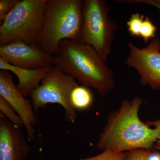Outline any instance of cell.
<instances>
[{
  "label": "cell",
  "instance_id": "obj_1",
  "mask_svg": "<svg viewBox=\"0 0 160 160\" xmlns=\"http://www.w3.org/2000/svg\"><path fill=\"white\" fill-rule=\"evenodd\" d=\"M142 99H125L118 109L110 112L98 141L100 150L123 152L138 149L152 150L159 138L155 128L140 120L139 111Z\"/></svg>",
  "mask_w": 160,
  "mask_h": 160
},
{
  "label": "cell",
  "instance_id": "obj_2",
  "mask_svg": "<svg viewBox=\"0 0 160 160\" xmlns=\"http://www.w3.org/2000/svg\"><path fill=\"white\" fill-rule=\"evenodd\" d=\"M105 62L92 46L73 40L62 41L53 58V66L82 86L96 89L101 96L115 87L114 73Z\"/></svg>",
  "mask_w": 160,
  "mask_h": 160
},
{
  "label": "cell",
  "instance_id": "obj_3",
  "mask_svg": "<svg viewBox=\"0 0 160 160\" xmlns=\"http://www.w3.org/2000/svg\"><path fill=\"white\" fill-rule=\"evenodd\" d=\"M83 4L81 0L47 1L37 44L40 49L54 56L63 40L78 41L83 25Z\"/></svg>",
  "mask_w": 160,
  "mask_h": 160
},
{
  "label": "cell",
  "instance_id": "obj_4",
  "mask_svg": "<svg viewBox=\"0 0 160 160\" xmlns=\"http://www.w3.org/2000/svg\"><path fill=\"white\" fill-rule=\"evenodd\" d=\"M48 0H22L0 26V46L14 41L37 45L42 32Z\"/></svg>",
  "mask_w": 160,
  "mask_h": 160
},
{
  "label": "cell",
  "instance_id": "obj_5",
  "mask_svg": "<svg viewBox=\"0 0 160 160\" xmlns=\"http://www.w3.org/2000/svg\"><path fill=\"white\" fill-rule=\"evenodd\" d=\"M82 12L83 25L77 42L92 46L106 62L118 27L110 17L109 5L104 0H85Z\"/></svg>",
  "mask_w": 160,
  "mask_h": 160
},
{
  "label": "cell",
  "instance_id": "obj_6",
  "mask_svg": "<svg viewBox=\"0 0 160 160\" xmlns=\"http://www.w3.org/2000/svg\"><path fill=\"white\" fill-rule=\"evenodd\" d=\"M74 78L63 72L57 66H52L39 86L29 94L35 112L50 103H56L62 106L65 118L69 123L75 122L77 119L76 109L72 106L70 96L78 86Z\"/></svg>",
  "mask_w": 160,
  "mask_h": 160
},
{
  "label": "cell",
  "instance_id": "obj_7",
  "mask_svg": "<svg viewBox=\"0 0 160 160\" xmlns=\"http://www.w3.org/2000/svg\"><path fill=\"white\" fill-rule=\"evenodd\" d=\"M129 53L125 63L134 68L140 76L142 86L160 89V40L156 38L144 48L128 43Z\"/></svg>",
  "mask_w": 160,
  "mask_h": 160
},
{
  "label": "cell",
  "instance_id": "obj_8",
  "mask_svg": "<svg viewBox=\"0 0 160 160\" xmlns=\"http://www.w3.org/2000/svg\"><path fill=\"white\" fill-rule=\"evenodd\" d=\"M0 58L10 65L24 69H38L53 66V56L43 51L37 45L20 41L0 46Z\"/></svg>",
  "mask_w": 160,
  "mask_h": 160
},
{
  "label": "cell",
  "instance_id": "obj_9",
  "mask_svg": "<svg viewBox=\"0 0 160 160\" xmlns=\"http://www.w3.org/2000/svg\"><path fill=\"white\" fill-rule=\"evenodd\" d=\"M0 96L9 103L22 119L28 141L34 139L37 114L32 103L25 98L15 85L12 77L7 70L0 71Z\"/></svg>",
  "mask_w": 160,
  "mask_h": 160
},
{
  "label": "cell",
  "instance_id": "obj_10",
  "mask_svg": "<svg viewBox=\"0 0 160 160\" xmlns=\"http://www.w3.org/2000/svg\"><path fill=\"white\" fill-rule=\"evenodd\" d=\"M28 139L22 128L0 113V160H25L29 152Z\"/></svg>",
  "mask_w": 160,
  "mask_h": 160
},
{
  "label": "cell",
  "instance_id": "obj_11",
  "mask_svg": "<svg viewBox=\"0 0 160 160\" xmlns=\"http://www.w3.org/2000/svg\"><path fill=\"white\" fill-rule=\"evenodd\" d=\"M51 67L38 69H24L10 65L0 58V69L11 71L16 75L18 79L17 86L25 97L29 96L32 91L39 86Z\"/></svg>",
  "mask_w": 160,
  "mask_h": 160
},
{
  "label": "cell",
  "instance_id": "obj_12",
  "mask_svg": "<svg viewBox=\"0 0 160 160\" xmlns=\"http://www.w3.org/2000/svg\"><path fill=\"white\" fill-rule=\"evenodd\" d=\"M70 100L76 110H85L91 106L93 97L88 87L78 85L72 92Z\"/></svg>",
  "mask_w": 160,
  "mask_h": 160
},
{
  "label": "cell",
  "instance_id": "obj_13",
  "mask_svg": "<svg viewBox=\"0 0 160 160\" xmlns=\"http://www.w3.org/2000/svg\"><path fill=\"white\" fill-rule=\"evenodd\" d=\"M0 110L8 120L16 126L20 128L24 127L22 119L14 109L7 102L0 96Z\"/></svg>",
  "mask_w": 160,
  "mask_h": 160
},
{
  "label": "cell",
  "instance_id": "obj_14",
  "mask_svg": "<svg viewBox=\"0 0 160 160\" xmlns=\"http://www.w3.org/2000/svg\"><path fill=\"white\" fill-rule=\"evenodd\" d=\"M126 160H160V152L138 149L126 152Z\"/></svg>",
  "mask_w": 160,
  "mask_h": 160
},
{
  "label": "cell",
  "instance_id": "obj_15",
  "mask_svg": "<svg viewBox=\"0 0 160 160\" xmlns=\"http://www.w3.org/2000/svg\"><path fill=\"white\" fill-rule=\"evenodd\" d=\"M145 18L144 15L139 12L131 15L126 24L128 31L132 36L140 37V29Z\"/></svg>",
  "mask_w": 160,
  "mask_h": 160
},
{
  "label": "cell",
  "instance_id": "obj_16",
  "mask_svg": "<svg viewBox=\"0 0 160 160\" xmlns=\"http://www.w3.org/2000/svg\"><path fill=\"white\" fill-rule=\"evenodd\" d=\"M157 27L150 20L149 17L146 16L142 23L140 29V37L143 39L145 43L149 39L156 37Z\"/></svg>",
  "mask_w": 160,
  "mask_h": 160
},
{
  "label": "cell",
  "instance_id": "obj_17",
  "mask_svg": "<svg viewBox=\"0 0 160 160\" xmlns=\"http://www.w3.org/2000/svg\"><path fill=\"white\" fill-rule=\"evenodd\" d=\"M78 160H126L125 153L104 150L101 154Z\"/></svg>",
  "mask_w": 160,
  "mask_h": 160
},
{
  "label": "cell",
  "instance_id": "obj_18",
  "mask_svg": "<svg viewBox=\"0 0 160 160\" xmlns=\"http://www.w3.org/2000/svg\"><path fill=\"white\" fill-rule=\"evenodd\" d=\"M20 0H0V23H2L6 16Z\"/></svg>",
  "mask_w": 160,
  "mask_h": 160
},
{
  "label": "cell",
  "instance_id": "obj_19",
  "mask_svg": "<svg viewBox=\"0 0 160 160\" xmlns=\"http://www.w3.org/2000/svg\"><path fill=\"white\" fill-rule=\"evenodd\" d=\"M145 123L150 127H154L153 128L156 129L158 132L159 138L155 145L154 148L160 152V119L156 120L154 121H147L145 122Z\"/></svg>",
  "mask_w": 160,
  "mask_h": 160
},
{
  "label": "cell",
  "instance_id": "obj_20",
  "mask_svg": "<svg viewBox=\"0 0 160 160\" xmlns=\"http://www.w3.org/2000/svg\"><path fill=\"white\" fill-rule=\"evenodd\" d=\"M125 2L129 4H135V3H143L151 5L157 8L160 11V2L158 0H129L125 1Z\"/></svg>",
  "mask_w": 160,
  "mask_h": 160
},
{
  "label": "cell",
  "instance_id": "obj_21",
  "mask_svg": "<svg viewBox=\"0 0 160 160\" xmlns=\"http://www.w3.org/2000/svg\"><path fill=\"white\" fill-rule=\"evenodd\" d=\"M158 1L159 2H160V0H158Z\"/></svg>",
  "mask_w": 160,
  "mask_h": 160
}]
</instances>
